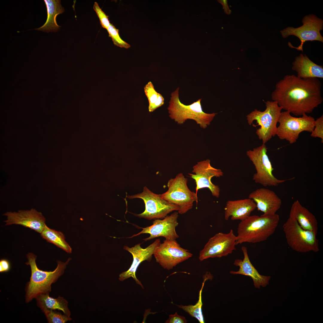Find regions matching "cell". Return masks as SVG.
<instances>
[{"label":"cell","instance_id":"cell-1","mask_svg":"<svg viewBox=\"0 0 323 323\" xmlns=\"http://www.w3.org/2000/svg\"><path fill=\"white\" fill-rule=\"evenodd\" d=\"M321 88L318 78L288 74L276 83L271 97L282 109L302 116L312 112L322 102Z\"/></svg>","mask_w":323,"mask_h":323},{"label":"cell","instance_id":"cell-2","mask_svg":"<svg viewBox=\"0 0 323 323\" xmlns=\"http://www.w3.org/2000/svg\"><path fill=\"white\" fill-rule=\"evenodd\" d=\"M28 261L25 264L30 266L31 276L30 281L25 287V301L28 303L40 294L49 293L51 285L56 282L62 275L71 258H69L65 262L57 261V266L52 271L40 270L37 267L36 260L37 256L32 253L27 255Z\"/></svg>","mask_w":323,"mask_h":323},{"label":"cell","instance_id":"cell-3","mask_svg":"<svg viewBox=\"0 0 323 323\" xmlns=\"http://www.w3.org/2000/svg\"><path fill=\"white\" fill-rule=\"evenodd\" d=\"M279 220L276 214L267 216L250 215L238 225L236 245L266 240L274 233Z\"/></svg>","mask_w":323,"mask_h":323},{"label":"cell","instance_id":"cell-4","mask_svg":"<svg viewBox=\"0 0 323 323\" xmlns=\"http://www.w3.org/2000/svg\"><path fill=\"white\" fill-rule=\"evenodd\" d=\"M179 89L177 88L171 95L167 108L170 118L179 124H183L187 119H192L201 128H206L217 113H207L203 112L201 103V99L189 105L182 103L179 98Z\"/></svg>","mask_w":323,"mask_h":323},{"label":"cell","instance_id":"cell-5","mask_svg":"<svg viewBox=\"0 0 323 323\" xmlns=\"http://www.w3.org/2000/svg\"><path fill=\"white\" fill-rule=\"evenodd\" d=\"M264 102L266 108L264 111L255 109L246 116L249 125L256 121L258 125L254 127L260 126L256 133L263 144H265L276 135L277 124L282 109L275 101L268 100Z\"/></svg>","mask_w":323,"mask_h":323},{"label":"cell","instance_id":"cell-6","mask_svg":"<svg viewBox=\"0 0 323 323\" xmlns=\"http://www.w3.org/2000/svg\"><path fill=\"white\" fill-rule=\"evenodd\" d=\"M188 179L182 173L177 174L174 178L168 181V190L161 194V197L167 201L179 206L178 211L183 214L191 209L194 202L198 201L197 194L191 191L187 185Z\"/></svg>","mask_w":323,"mask_h":323},{"label":"cell","instance_id":"cell-7","mask_svg":"<svg viewBox=\"0 0 323 323\" xmlns=\"http://www.w3.org/2000/svg\"><path fill=\"white\" fill-rule=\"evenodd\" d=\"M267 148L265 144L246 152V155L254 165L256 173L252 179L256 183L264 187H276L286 181L292 179H280L276 177L272 172L274 170L267 154Z\"/></svg>","mask_w":323,"mask_h":323},{"label":"cell","instance_id":"cell-8","mask_svg":"<svg viewBox=\"0 0 323 323\" xmlns=\"http://www.w3.org/2000/svg\"><path fill=\"white\" fill-rule=\"evenodd\" d=\"M315 121L313 117L306 114L301 117H296L292 116L288 111L281 112L276 135L280 139L293 144L296 142L301 132H312L314 127Z\"/></svg>","mask_w":323,"mask_h":323},{"label":"cell","instance_id":"cell-9","mask_svg":"<svg viewBox=\"0 0 323 323\" xmlns=\"http://www.w3.org/2000/svg\"><path fill=\"white\" fill-rule=\"evenodd\" d=\"M283 228L287 243L293 250L303 253L319 250L316 235L304 230L296 220L289 217Z\"/></svg>","mask_w":323,"mask_h":323},{"label":"cell","instance_id":"cell-10","mask_svg":"<svg viewBox=\"0 0 323 323\" xmlns=\"http://www.w3.org/2000/svg\"><path fill=\"white\" fill-rule=\"evenodd\" d=\"M161 194H155L146 186L144 187L143 191L140 193L127 197L129 199L140 198L144 203L145 210L139 214H135L139 217L148 220L163 219L169 213L173 211H178L179 207L161 197Z\"/></svg>","mask_w":323,"mask_h":323},{"label":"cell","instance_id":"cell-11","mask_svg":"<svg viewBox=\"0 0 323 323\" xmlns=\"http://www.w3.org/2000/svg\"><path fill=\"white\" fill-rule=\"evenodd\" d=\"M303 25L298 28L288 27L280 31L282 36L286 38L290 35H294L300 40L301 44L297 47H294L288 42L290 47L294 48L298 51H303V46L307 41L316 40L323 43V37L320 31L323 29V21L313 14L304 16L302 19Z\"/></svg>","mask_w":323,"mask_h":323},{"label":"cell","instance_id":"cell-12","mask_svg":"<svg viewBox=\"0 0 323 323\" xmlns=\"http://www.w3.org/2000/svg\"><path fill=\"white\" fill-rule=\"evenodd\" d=\"M153 255L162 267L169 270L191 257L193 254L181 247L176 240L165 239L157 246Z\"/></svg>","mask_w":323,"mask_h":323},{"label":"cell","instance_id":"cell-13","mask_svg":"<svg viewBox=\"0 0 323 323\" xmlns=\"http://www.w3.org/2000/svg\"><path fill=\"white\" fill-rule=\"evenodd\" d=\"M237 236L231 229L228 233L219 232L211 237L200 252L201 261L209 258H220L231 254L236 249Z\"/></svg>","mask_w":323,"mask_h":323},{"label":"cell","instance_id":"cell-14","mask_svg":"<svg viewBox=\"0 0 323 323\" xmlns=\"http://www.w3.org/2000/svg\"><path fill=\"white\" fill-rule=\"evenodd\" d=\"M210 160L207 159L198 162L193 167L192 172L194 173H189V177L194 179L196 182V193L203 188H208L212 195L218 198L219 197L220 189L218 185L212 183L211 178L213 177H220L224 173L220 169L216 168L211 166Z\"/></svg>","mask_w":323,"mask_h":323},{"label":"cell","instance_id":"cell-15","mask_svg":"<svg viewBox=\"0 0 323 323\" xmlns=\"http://www.w3.org/2000/svg\"><path fill=\"white\" fill-rule=\"evenodd\" d=\"M178 212L176 211L170 215H167L161 220H155L153 225L145 228L139 233L129 237L131 238L143 234H149L150 236L143 239L145 241L162 237L167 240H176L179 237L176 230L178 226Z\"/></svg>","mask_w":323,"mask_h":323},{"label":"cell","instance_id":"cell-16","mask_svg":"<svg viewBox=\"0 0 323 323\" xmlns=\"http://www.w3.org/2000/svg\"><path fill=\"white\" fill-rule=\"evenodd\" d=\"M161 243L159 239H157L153 243L145 248H143L141 244L138 243L134 246L129 247L127 246H124V249L130 253L132 255L133 260L129 269L127 271L122 272L119 275V280L123 281L132 277L136 283L144 288L141 281L137 278L136 272L139 264L145 260H150L153 255L157 246Z\"/></svg>","mask_w":323,"mask_h":323},{"label":"cell","instance_id":"cell-17","mask_svg":"<svg viewBox=\"0 0 323 323\" xmlns=\"http://www.w3.org/2000/svg\"><path fill=\"white\" fill-rule=\"evenodd\" d=\"M7 217L5 225L16 224L22 225L41 233L45 225V218L40 212L35 209L9 211L3 214Z\"/></svg>","mask_w":323,"mask_h":323},{"label":"cell","instance_id":"cell-18","mask_svg":"<svg viewBox=\"0 0 323 323\" xmlns=\"http://www.w3.org/2000/svg\"><path fill=\"white\" fill-rule=\"evenodd\" d=\"M249 198L256 203V208L262 212V216L274 214L280 208L282 201L273 191L265 188L256 189L250 193Z\"/></svg>","mask_w":323,"mask_h":323},{"label":"cell","instance_id":"cell-19","mask_svg":"<svg viewBox=\"0 0 323 323\" xmlns=\"http://www.w3.org/2000/svg\"><path fill=\"white\" fill-rule=\"evenodd\" d=\"M241 249L244 255L243 259V260L236 259L234 263V265L239 267V269L237 271H230V273L234 275H242L250 277L253 281L255 288L259 289L260 286L265 287L267 286L269 284L271 277L260 275L250 261L247 247L242 246Z\"/></svg>","mask_w":323,"mask_h":323},{"label":"cell","instance_id":"cell-20","mask_svg":"<svg viewBox=\"0 0 323 323\" xmlns=\"http://www.w3.org/2000/svg\"><path fill=\"white\" fill-rule=\"evenodd\" d=\"M256 208L255 202L249 198L235 200H228L224 208V218L228 220H244Z\"/></svg>","mask_w":323,"mask_h":323},{"label":"cell","instance_id":"cell-21","mask_svg":"<svg viewBox=\"0 0 323 323\" xmlns=\"http://www.w3.org/2000/svg\"><path fill=\"white\" fill-rule=\"evenodd\" d=\"M292 69L301 78H323V67L314 63L305 54H300L292 63Z\"/></svg>","mask_w":323,"mask_h":323},{"label":"cell","instance_id":"cell-22","mask_svg":"<svg viewBox=\"0 0 323 323\" xmlns=\"http://www.w3.org/2000/svg\"><path fill=\"white\" fill-rule=\"evenodd\" d=\"M289 217L296 220L304 230L313 231L317 235L318 222L315 217L303 206L298 200L295 201L292 203Z\"/></svg>","mask_w":323,"mask_h":323},{"label":"cell","instance_id":"cell-23","mask_svg":"<svg viewBox=\"0 0 323 323\" xmlns=\"http://www.w3.org/2000/svg\"><path fill=\"white\" fill-rule=\"evenodd\" d=\"M47 10V17L45 24L41 27L35 29L47 33L56 32L60 29V26L58 25L56 20L57 16L64 11V8L59 0H44Z\"/></svg>","mask_w":323,"mask_h":323},{"label":"cell","instance_id":"cell-24","mask_svg":"<svg viewBox=\"0 0 323 323\" xmlns=\"http://www.w3.org/2000/svg\"><path fill=\"white\" fill-rule=\"evenodd\" d=\"M49 293L40 294L35 298L37 305L42 312L57 310L62 311L64 314L70 317L71 313L68 307L67 301L60 295L57 298L51 297Z\"/></svg>","mask_w":323,"mask_h":323},{"label":"cell","instance_id":"cell-25","mask_svg":"<svg viewBox=\"0 0 323 323\" xmlns=\"http://www.w3.org/2000/svg\"><path fill=\"white\" fill-rule=\"evenodd\" d=\"M40 234L42 238L48 242L54 244L68 253H71V248L65 241L64 235L62 232L51 229L45 224Z\"/></svg>","mask_w":323,"mask_h":323},{"label":"cell","instance_id":"cell-26","mask_svg":"<svg viewBox=\"0 0 323 323\" xmlns=\"http://www.w3.org/2000/svg\"><path fill=\"white\" fill-rule=\"evenodd\" d=\"M145 93L149 102L148 110L153 112L157 108L162 106L164 103V98L162 95L157 92L151 81L149 82L144 87Z\"/></svg>","mask_w":323,"mask_h":323},{"label":"cell","instance_id":"cell-27","mask_svg":"<svg viewBox=\"0 0 323 323\" xmlns=\"http://www.w3.org/2000/svg\"><path fill=\"white\" fill-rule=\"evenodd\" d=\"M207 279L206 278H205L202 283V288L199 292V299L196 304L194 305H178L179 308L188 313L191 316L196 319L200 323H204L202 309V293L205 282Z\"/></svg>","mask_w":323,"mask_h":323},{"label":"cell","instance_id":"cell-28","mask_svg":"<svg viewBox=\"0 0 323 323\" xmlns=\"http://www.w3.org/2000/svg\"><path fill=\"white\" fill-rule=\"evenodd\" d=\"M109 37H111L114 45L121 48H128L130 45L124 41L120 36L119 30L117 29L112 24L110 23L106 29Z\"/></svg>","mask_w":323,"mask_h":323},{"label":"cell","instance_id":"cell-29","mask_svg":"<svg viewBox=\"0 0 323 323\" xmlns=\"http://www.w3.org/2000/svg\"><path fill=\"white\" fill-rule=\"evenodd\" d=\"M49 323H65L72 319L63 313L55 310H48L44 312Z\"/></svg>","mask_w":323,"mask_h":323},{"label":"cell","instance_id":"cell-30","mask_svg":"<svg viewBox=\"0 0 323 323\" xmlns=\"http://www.w3.org/2000/svg\"><path fill=\"white\" fill-rule=\"evenodd\" d=\"M93 8L97 16L101 26L104 28L107 29L110 23L109 19V16L102 10L98 4L96 2H94Z\"/></svg>","mask_w":323,"mask_h":323},{"label":"cell","instance_id":"cell-31","mask_svg":"<svg viewBox=\"0 0 323 323\" xmlns=\"http://www.w3.org/2000/svg\"><path fill=\"white\" fill-rule=\"evenodd\" d=\"M312 137L320 138L321 142L323 143V115L315 120L314 127L311 132Z\"/></svg>","mask_w":323,"mask_h":323},{"label":"cell","instance_id":"cell-32","mask_svg":"<svg viewBox=\"0 0 323 323\" xmlns=\"http://www.w3.org/2000/svg\"><path fill=\"white\" fill-rule=\"evenodd\" d=\"M187 321L185 318L180 316L176 312L174 314L169 315L168 319L165 322L166 323H186Z\"/></svg>","mask_w":323,"mask_h":323},{"label":"cell","instance_id":"cell-33","mask_svg":"<svg viewBox=\"0 0 323 323\" xmlns=\"http://www.w3.org/2000/svg\"><path fill=\"white\" fill-rule=\"evenodd\" d=\"M11 265L9 261L7 259H2L0 260V272H6L10 269Z\"/></svg>","mask_w":323,"mask_h":323},{"label":"cell","instance_id":"cell-34","mask_svg":"<svg viewBox=\"0 0 323 323\" xmlns=\"http://www.w3.org/2000/svg\"><path fill=\"white\" fill-rule=\"evenodd\" d=\"M218 1L223 5L225 13L228 14H230L231 13V10L228 7L227 4V1L226 0H218Z\"/></svg>","mask_w":323,"mask_h":323}]
</instances>
